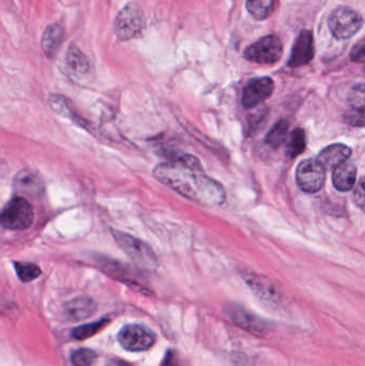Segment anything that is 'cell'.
Returning <instances> with one entry per match:
<instances>
[{
  "instance_id": "obj_1",
  "label": "cell",
  "mask_w": 365,
  "mask_h": 366,
  "mask_svg": "<svg viewBox=\"0 0 365 366\" xmlns=\"http://www.w3.org/2000/svg\"><path fill=\"white\" fill-rule=\"evenodd\" d=\"M154 176L162 185L205 207H218L225 201L223 185L205 173L196 156L186 154L159 164Z\"/></svg>"
},
{
  "instance_id": "obj_2",
  "label": "cell",
  "mask_w": 365,
  "mask_h": 366,
  "mask_svg": "<svg viewBox=\"0 0 365 366\" xmlns=\"http://www.w3.org/2000/svg\"><path fill=\"white\" fill-rule=\"evenodd\" d=\"M144 12L140 6L129 3L119 11L114 21V33L120 41H129L140 37L144 33Z\"/></svg>"
},
{
  "instance_id": "obj_3",
  "label": "cell",
  "mask_w": 365,
  "mask_h": 366,
  "mask_svg": "<svg viewBox=\"0 0 365 366\" xmlns=\"http://www.w3.org/2000/svg\"><path fill=\"white\" fill-rule=\"evenodd\" d=\"M112 233L121 250L124 251L140 268L154 270L158 267V257L154 254L152 247L144 241L135 238L129 233L115 229Z\"/></svg>"
},
{
  "instance_id": "obj_4",
  "label": "cell",
  "mask_w": 365,
  "mask_h": 366,
  "mask_svg": "<svg viewBox=\"0 0 365 366\" xmlns=\"http://www.w3.org/2000/svg\"><path fill=\"white\" fill-rule=\"evenodd\" d=\"M33 207L27 199L17 196L12 199L0 213V225L10 231H23L33 224Z\"/></svg>"
},
{
  "instance_id": "obj_5",
  "label": "cell",
  "mask_w": 365,
  "mask_h": 366,
  "mask_svg": "<svg viewBox=\"0 0 365 366\" xmlns=\"http://www.w3.org/2000/svg\"><path fill=\"white\" fill-rule=\"evenodd\" d=\"M63 71L77 84L87 85L95 78V68L90 59L74 43L69 45L63 58Z\"/></svg>"
},
{
  "instance_id": "obj_6",
  "label": "cell",
  "mask_w": 365,
  "mask_h": 366,
  "mask_svg": "<svg viewBox=\"0 0 365 366\" xmlns=\"http://www.w3.org/2000/svg\"><path fill=\"white\" fill-rule=\"evenodd\" d=\"M328 25L333 37L339 40H347L362 28L363 19L350 8L339 7L329 17Z\"/></svg>"
},
{
  "instance_id": "obj_7",
  "label": "cell",
  "mask_w": 365,
  "mask_h": 366,
  "mask_svg": "<svg viewBox=\"0 0 365 366\" xmlns=\"http://www.w3.org/2000/svg\"><path fill=\"white\" fill-rule=\"evenodd\" d=\"M283 56V43L277 35H269L261 38L247 47L245 57L247 60L259 65H275Z\"/></svg>"
},
{
  "instance_id": "obj_8",
  "label": "cell",
  "mask_w": 365,
  "mask_h": 366,
  "mask_svg": "<svg viewBox=\"0 0 365 366\" xmlns=\"http://www.w3.org/2000/svg\"><path fill=\"white\" fill-rule=\"evenodd\" d=\"M295 179L299 188L305 193H317L323 189L326 181V168L317 159L305 160L297 168Z\"/></svg>"
},
{
  "instance_id": "obj_9",
  "label": "cell",
  "mask_w": 365,
  "mask_h": 366,
  "mask_svg": "<svg viewBox=\"0 0 365 366\" xmlns=\"http://www.w3.org/2000/svg\"><path fill=\"white\" fill-rule=\"evenodd\" d=\"M120 345L129 351H146L154 345L156 336L154 331L140 324H128L118 334Z\"/></svg>"
},
{
  "instance_id": "obj_10",
  "label": "cell",
  "mask_w": 365,
  "mask_h": 366,
  "mask_svg": "<svg viewBox=\"0 0 365 366\" xmlns=\"http://www.w3.org/2000/svg\"><path fill=\"white\" fill-rule=\"evenodd\" d=\"M275 91V82L270 77H259L248 83L242 94V106L253 108L265 102Z\"/></svg>"
},
{
  "instance_id": "obj_11",
  "label": "cell",
  "mask_w": 365,
  "mask_h": 366,
  "mask_svg": "<svg viewBox=\"0 0 365 366\" xmlns=\"http://www.w3.org/2000/svg\"><path fill=\"white\" fill-rule=\"evenodd\" d=\"M314 58V38L309 31H302L295 39L291 49L289 65L291 68H300L309 65Z\"/></svg>"
},
{
  "instance_id": "obj_12",
  "label": "cell",
  "mask_w": 365,
  "mask_h": 366,
  "mask_svg": "<svg viewBox=\"0 0 365 366\" xmlns=\"http://www.w3.org/2000/svg\"><path fill=\"white\" fill-rule=\"evenodd\" d=\"M242 276L261 300L270 304L279 301V292L271 281L265 276H257L255 273L245 272Z\"/></svg>"
},
{
  "instance_id": "obj_13",
  "label": "cell",
  "mask_w": 365,
  "mask_h": 366,
  "mask_svg": "<svg viewBox=\"0 0 365 366\" xmlns=\"http://www.w3.org/2000/svg\"><path fill=\"white\" fill-rule=\"evenodd\" d=\"M65 38V26L60 23L51 24L43 31L41 47L47 58L56 56Z\"/></svg>"
},
{
  "instance_id": "obj_14",
  "label": "cell",
  "mask_w": 365,
  "mask_h": 366,
  "mask_svg": "<svg viewBox=\"0 0 365 366\" xmlns=\"http://www.w3.org/2000/svg\"><path fill=\"white\" fill-rule=\"evenodd\" d=\"M15 188L21 195L25 196V197H31V199H38L44 192L43 182L35 174L29 173V172L17 174V178H15Z\"/></svg>"
},
{
  "instance_id": "obj_15",
  "label": "cell",
  "mask_w": 365,
  "mask_h": 366,
  "mask_svg": "<svg viewBox=\"0 0 365 366\" xmlns=\"http://www.w3.org/2000/svg\"><path fill=\"white\" fill-rule=\"evenodd\" d=\"M351 156V149L344 144H333L319 153L318 161L325 168H335L345 163Z\"/></svg>"
},
{
  "instance_id": "obj_16",
  "label": "cell",
  "mask_w": 365,
  "mask_h": 366,
  "mask_svg": "<svg viewBox=\"0 0 365 366\" xmlns=\"http://www.w3.org/2000/svg\"><path fill=\"white\" fill-rule=\"evenodd\" d=\"M356 180L357 168L354 164L345 162V163L340 164V165L333 168V185L339 191H350L356 185Z\"/></svg>"
},
{
  "instance_id": "obj_17",
  "label": "cell",
  "mask_w": 365,
  "mask_h": 366,
  "mask_svg": "<svg viewBox=\"0 0 365 366\" xmlns=\"http://www.w3.org/2000/svg\"><path fill=\"white\" fill-rule=\"evenodd\" d=\"M97 306L90 298H76L72 301L67 302L65 306V315L73 322L86 319L96 312Z\"/></svg>"
},
{
  "instance_id": "obj_18",
  "label": "cell",
  "mask_w": 365,
  "mask_h": 366,
  "mask_svg": "<svg viewBox=\"0 0 365 366\" xmlns=\"http://www.w3.org/2000/svg\"><path fill=\"white\" fill-rule=\"evenodd\" d=\"M277 0H247L245 7L256 21H265L275 11Z\"/></svg>"
},
{
  "instance_id": "obj_19",
  "label": "cell",
  "mask_w": 365,
  "mask_h": 366,
  "mask_svg": "<svg viewBox=\"0 0 365 366\" xmlns=\"http://www.w3.org/2000/svg\"><path fill=\"white\" fill-rule=\"evenodd\" d=\"M289 124L286 120L282 119L277 122L266 136L267 145L275 148V149L281 147L284 142H286L287 136H289Z\"/></svg>"
},
{
  "instance_id": "obj_20",
  "label": "cell",
  "mask_w": 365,
  "mask_h": 366,
  "mask_svg": "<svg viewBox=\"0 0 365 366\" xmlns=\"http://www.w3.org/2000/svg\"><path fill=\"white\" fill-rule=\"evenodd\" d=\"M307 147V138L305 132L302 128H295L291 133L289 144L286 147V156L291 159L300 156Z\"/></svg>"
},
{
  "instance_id": "obj_21",
  "label": "cell",
  "mask_w": 365,
  "mask_h": 366,
  "mask_svg": "<svg viewBox=\"0 0 365 366\" xmlns=\"http://www.w3.org/2000/svg\"><path fill=\"white\" fill-rule=\"evenodd\" d=\"M107 322H108V320L101 319L99 322L77 326L73 330V338H76V340H86V338H91V336L100 332Z\"/></svg>"
},
{
  "instance_id": "obj_22",
  "label": "cell",
  "mask_w": 365,
  "mask_h": 366,
  "mask_svg": "<svg viewBox=\"0 0 365 366\" xmlns=\"http://www.w3.org/2000/svg\"><path fill=\"white\" fill-rule=\"evenodd\" d=\"M15 267L17 276L23 282H31L41 276V270L37 265L31 263H15Z\"/></svg>"
},
{
  "instance_id": "obj_23",
  "label": "cell",
  "mask_w": 365,
  "mask_h": 366,
  "mask_svg": "<svg viewBox=\"0 0 365 366\" xmlns=\"http://www.w3.org/2000/svg\"><path fill=\"white\" fill-rule=\"evenodd\" d=\"M96 352L90 349H79L73 352L71 362L73 366H91L96 360Z\"/></svg>"
},
{
  "instance_id": "obj_24",
  "label": "cell",
  "mask_w": 365,
  "mask_h": 366,
  "mask_svg": "<svg viewBox=\"0 0 365 366\" xmlns=\"http://www.w3.org/2000/svg\"><path fill=\"white\" fill-rule=\"evenodd\" d=\"M346 122L351 126H363L364 124V108H355L346 115Z\"/></svg>"
},
{
  "instance_id": "obj_25",
  "label": "cell",
  "mask_w": 365,
  "mask_h": 366,
  "mask_svg": "<svg viewBox=\"0 0 365 366\" xmlns=\"http://www.w3.org/2000/svg\"><path fill=\"white\" fill-rule=\"evenodd\" d=\"M354 199L357 206L360 208L361 210H363L365 201L364 178L363 177H361L360 181L358 182L355 189Z\"/></svg>"
},
{
  "instance_id": "obj_26",
  "label": "cell",
  "mask_w": 365,
  "mask_h": 366,
  "mask_svg": "<svg viewBox=\"0 0 365 366\" xmlns=\"http://www.w3.org/2000/svg\"><path fill=\"white\" fill-rule=\"evenodd\" d=\"M364 40L361 39L352 49H351L350 59L355 63H364Z\"/></svg>"
},
{
  "instance_id": "obj_27",
  "label": "cell",
  "mask_w": 365,
  "mask_h": 366,
  "mask_svg": "<svg viewBox=\"0 0 365 366\" xmlns=\"http://www.w3.org/2000/svg\"><path fill=\"white\" fill-rule=\"evenodd\" d=\"M105 366H131L130 364L127 362L121 361V360H112L108 362Z\"/></svg>"
}]
</instances>
